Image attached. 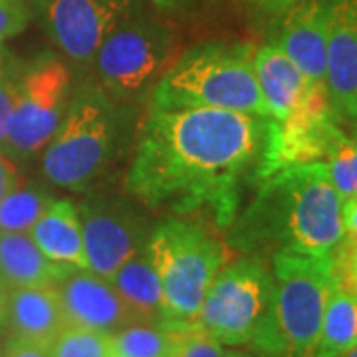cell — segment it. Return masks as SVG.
<instances>
[{
    "instance_id": "obj_36",
    "label": "cell",
    "mask_w": 357,
    "mask_h": 357,
    "mask_svg": "<svg viewBox=\"0 0 357 357\" xmlns=\"http://www.w3.org/2000/svg\"><path fill=\"white\" fill-rule=\"evenodd\" d=\"M342 357H357V345H356V347H354V349H349L347 354H344V356H342Z\"/></svg>"
},
{
    "instance_id": "obj_16",
    "label": "cell",
    "mask_w": 357,
    "mask_h": 357,
    "mask_svg": "<svg viewBox=\"0 0 357 357\" xmlns=\"http://www.w3.org/2000/svg\"><path fill=\"white\" fill-rule=\"evenodd\" d=\"M28 234L52 262L88 270L82 222L70 201H52Z\"/></svg>"
},
{
    "instance_id": "obj_34",
    "label": "cell",
    "mask_w": 357,
    "mask_h": 357,
    "mask_svg": "<svg viewBox=\"0 0 357 357\" xmlns=\"http://www.w3.org/2000/svg\"><path fill=\"white\" fill-rule=\"evenodd\" d=\"M227 357H262V356H258V354H246V351H229V356Z\"/></svg>"
},
{
    "instance_id": "obj_8",
    "label": "cell",
    "mask_w": 357,
    "mask_h": 357,
    "mask_svg": "<svg viewBox=\"0 0 357 357\" xmlns=\"http://www.w3.org/2000/svg\"><path fill=\"white\" fill-rule=\"evenodd\" d=\"M173 52L171 28L145 10L133 14L103 40L91 66L112 98H129L151 82Z\"/></svg>"
},
{
    "instance_id": "obj_31",
    "label": "cell",
    "mask_w": 357,
    "mask_h": 357,
    "mask_svg": "<svg viewBox=\"0 0 357 357\" xmlns=\"http://www.w3.org/2000/svg\"><path fill=\"white\" fill-rule=\"evenodd\" d=\"M18 185H20V177H18L16 167L10 163V159H6L0 153V201Z\"/></svg>"
},
{
    "instance_id": "obj_12",
    "label": "cell",
    "mask_w": 357,
    "mask_h": 357,
    "mask_svg": "<svg viewBox=\"0 0 357 357\" xmlns=\"http://www.w3.org/2000/svg\"><path fill=\"white\" fill-rule=\"evenodd\" d=\"M326 88L337 121L357 123V0H328Z\"/></svg>"
},
{
    "instance_id": "obj_26",
    "label": "cell",
    "mask_w": 357,
    "mask_h": 357,
    "mask_svg": "<svg viewBox=\"0 0 357 357\" xmlns=\"http://www.w3.org/2000/svg\"><path fill=\"white\" fill-rule=\"evenodd\" d=\"M332 256L337 286L357 296V243L344 236Z\"/></svg>"
},
{
    "instance_id": "obj_10",
    "label": "cell",
    "mask_w": 357,
    "mask_h": 357,
    "mask_svg": "<svg viewBox=\"0 0 357 357\" xmlns=\"http://www.w3.org/2000/svg\"><path fill=\"white\" fill-rule=\"evenodd\" d=\"M32 6L60 52L89 66L103 40L143 10V0H32Z\"/></svg>"
},
{
    "instance_id": "obj_11",
    "label": "cell",
    "mask_w": 357,
    "mask_h": 357,
    "mask_svg": "<svg viewBox=\"0 0 357 357\" xmlns=\"http://www.w3.org/2000/svg\"><path fill=\"white\" fill-rule=\"evenodd\" d=\"M77 215L84 232L88 270L107 280L147 244L151 234L147 218L135 211L131 201L117 195L91 192L82 201Z\"/></svg>"
},
{
    "instance_id": "obj_27",
    "label": "cell",
    "mask_w": 357,
    "mask_h": 357,
    "mask_svg": "<svg viewBox=\"0 0 357 357\" xmlns=\"http://www.w3.org/2000/svg\"><path fill=\"white\" fill-rule=\"evenodd\" d=\"M28 20L30 13L24 0H0V42L20 34Z\"/></svg>"
},
{
    "instance_id": "obj_22",
    "label": "cell",
    "mask_w": 357,
    "mask_h": 357,
    "mask_svg": "<svg viewBox=\"0 0 357 357\" xmlns=\"http://www.w3.org/2000/svg\"><path fill=\"white\" fill-rule=\"evenodd\" d=\"M50 203V197L38 189L14 187L0 201V232H30Z\"/></svg>"
},
{
    "instance_id": "obj_14",
    "label": "cell",
    "mask_w": 357,
    "mask_h": 357,
    "mask_svg": "<svg viewBox=\"0 0 357 357\" xmlns=\"http://www.w3.org/2000/svg\"><path fill=\"white\" fill-rule=\"evenodd\" d=\"M272 42L298 66L310 84H326L328 0H300L274 22Z\"/></svg>"
},
{
    "instance_id": "obj_1",
    "label": "cell",
    "mask_w": 357,
    "mask_h": 357,
    "mask_svg": "<svg viewBox=\"0 0 357 357\" xmlns=\"http://www.w3.org/2000/svg\"><path fill=\"white\" fill-rule=\"evenodd\" d=\"M270 121L215 107L149 109L126 189L151 208L178 215L208 208L217 225L229 227L244 183L260 181Z\"/></svg>"
},
{
    "instance_id": "obj_7",
    "label": "cell",
    "mask_w": 357,
    "mask_h": 357,
    "mask_svg": "<svg viewBox=\"0 0 357 357\" xmlns=\"http://www.w3.org/2000/svg\"><path fill=\"white\" fill-rule=\"evenodd\" d=\"M272 356L312 357L328 300L337 286L333 256L278 250L272 262Z\"/></svg>"
},
{
    "instance_id": "obj_24",
    "label": "cell",
    "mask_w": 357,
    "mask_h": 357,
    "mask_svg": "<svg viewBox=\"0 0 357 357\" xmlns=\"http://www.w3.org/2000/svg\"><path fill=\"white\" fill-rule=\"evenodd\" d=\"M324 163L342 201L357 197V141L345 135Z\"/></svg>"
},
{
    "instance_id": "obj_37",
    "label": "cell",
    "mask_w": 357,
    "mask_h": 357,
    "mask_svg": "<svg viewBox=\"0 0 357 357\" xmlns=\"http://www.w3.org/2000/svg\"><path fill=\"white\" fill-rule=\"evenodd\" d=\"M159 2H165V4H177L178 0H159Z\"/></svg>"
},
{
    "instance_id": "obj_35",
    "label": "cell",
    "mask_w": 357,
    "mask_h": 357,
    "mask_svg": "<svg viewBox=\"0 0 357 357\" xmlns=\"http://www.w3.org/2000/svg\"><path fill=\"white\" fill-rule=\"evenodd\" d=\"M4 74V54L0 50V76Z\"/></svg>"
},
{
    "instance_id": "obj_9",
    "label": "cell",
    "mask_w": 357,
    "mask_h": 357,
    "mask_svg": "<svg viewBox=\"0 0 357 357\" xmlns=\"http://www.w3.org/2000/svg\"><path fill=\"white\" fill-rule=\"evenodd\" d=\"M70 86L68 66L52 56L38 60L18 77L13 121L4 143L14 155L38 153L50 143L68 112Z\"/></svg>"
},
{
    "instance_id": "obj_19",
    "label": "cell",
    "mask_w": 357,
    "mask_h": 357,
    "mask_svg": "<svg viewBox=\"0 0 357 357\" xmlns=\"http://www.w3.org/2000/svg\"><path fill=\"white\" fill-rule=\"evenodd\" d=\"M112 284L126 302L135 321L161 326L163 314V296L161 282L155 272L147 244L128 258L119 270L112 276Z\"/></svg>"
},
{
    "instance_id": "obj_13",
    "label": "cell",
    "mask_w": 357,
    "mask_h": 357,
    "mask_svg": "<svg viewBox=\"0 0 357 357\" xmlns=\"http://www.w3.org/2000/svg\"><path fill=\"white\" fill-rule=\"evenodd\" d=\"M56 290L68 326L114 333L129 324H139L119 298L112 280L91 270H70L62 280L56 282Z\"/></svg>"
},
{
    "instance_id": "obj_6",
    "label": "cell",
    "mask_w": 357,
    "mask_h": 357,
    "mask_svg": "<svg viewBox=\"0 0 357 357\" xmlns=\"http://www.w3.org/2000/svg\"><path fill=\"white\" fill-rule=\"evenodd\" d=\"M274 276L260 260L241 258L222 266L206 290L192 328L230 347H252L272 356Z\"/></svg>"
},
{
    "instance_id": "obj_29",
    "label": "cell",
    "mask_w": 357,
    "mask_h": 357,
    "mask_svg": "<svg viewBox=\"0 0 357 357\" xmlns=\"http://www.w3.org/2000/svg\"><path fill=\"white\" fill-rule=\"evenodd\" d=\"M298 2L300 0H248L252 13L268 22H276Z\"/></svg>"
},
{
    "instance_id": "obj_25",
    "label": "cell",
    "mask_w": 357,
    "mask_h": 357,
    "mask_svg": "<svg viewBox=\"0 0 357 357\" xmlns=\"http://www.w3.org/2000/svg\"><path fill=\"white\" fill-rule=\"evenodd\" d=\"M229 351L225 345L217 342L213 335H208L203 330H185L178 335L177 347L173 357H227Z\"/></svg>"
},
{
    "instance_id": "obj_17",
    "label": "cell",
    "mask_w": 357,
    "mask_h": 357,
    "mask_svg": "<svg viewBox=\"0 0 357 357\" xmlns=\"http://www.w3.org/2000/svg\"><path fill=\"white\" fill-rule=\"evenodd\" d=\"M255 72L270 112V119L284 121L306 91L310 82L272 40L255 50Z\"/></svg>"
},
{
    "instance_id": "obj_39",
    "label": "cell",
    "mask_w": 357,
    "mask_h": 357,
    "mask_svg": "<svg viewBox=\"0 0 357 357\" xmlns=\"http://www.w3.org/2000/svg\"><path fill=\"white\" fill-rule=\"evenodd\" d=\"M0 357H4V349L2 347H0Z\"/></svg>"
},
{
    "instance_id": "obj_4",
    "label": "cell",
    "mask_w": 357,
    "mask_h": 357,
    "mask_svg": "<svg viewBox=\"0 0 357 357\" xmlns=\"http://www.w3.org/2000/svg\"><path fill=\"white\" fill-rule=\"evenodd\" d=\"M215 107L270 117L248 44H204L187 52L155 86L149 109Z\"/></svg>"
},
{
    "instance_id": "obj_33",
    "label": "cell",
    "mask_w": 357,
    "mask_h": 357,
    "mask_svg": "<svg viewBox=\"0 0 357 357\" xmlns=\"http://www.w3.org/2000/svg\"><path fill=\"white\" fill-rule=\"evenodd\" d=\"M8 296H10V288L0 280V328L6 324V312H8Z\"/></svg>"
},
{
    "instance_id": "obj_32",
    "label": "cell",
    "mask_w": 357,
    "mask_h": 357,
    "mask_svg": "<svg viewBox=\"0 0 357 357\" xmlns=\"http://www.w3.org/2000/svg\"><path fill=\"white\" fill-rule=\"evenodd\" d=\"M342 213H344L345 236L357 243V197L345 201Z\"/></svg>"
},
{
    "instance_id": "obj_3",
    "label": "cell",
    "mask_w": 357,
    "mask_h": 357,
    "mask_svg": "<svg viewBox=\"0 0 357 357\" xmlns=\"http://www.w3.org/2000/svg\"><path fill=\"white\" fill-rule=\"evenodd\" d=\"M126 119L115 98L102 88H77L62 126L46 145L44 175L68 191H86L96 185L126 147Z\"/></svg>"
},
{
    "instance_id": "obj_38",
    "label": "cell",
    "mask_w": 357,
    "mask_h": 357,
    "mask_svg": "<svg viewBox=\"0 0 357 357\" xmlns=\"http://www.w3.org/2000/svg\"><path fill=\"white\" fill-rule=\"evenodd\" d=\"M354 129H356V137H354V139L357 141V123H354Z\"/></svg>"
},
{
    "instance_id": "obj_20",
    "label": "cell",
    "mask_w": 357,
    "mask_h": 357,
    "mask_svg": "<svg viewBox=\"0 0 357 357\" xmlns=\"http://www.w3.org/2000/svg\"><path fill=\"white\" fill-rule=\"evenodd\" d=\"M357 345V296L335 286L312 357H342Z\"/></svg>"
},
{
    "instance_id": "obj_23",
    "label": "cell",
    "mask_w": 357,
    "mask_h": 357,
    "mask_svg": "<svg viewBox=\"0 0 357 357\" xmlns=\"http://www.w3.org/2000/svg\"><path fill=\"white\" fill-rule=\"evenodd\" d=\"M50 357H114L109 333L68 326L52 342Z\"/></svg>"
},
{
    "instance_id": "obj_21",
    "label": "cell",
    "mask_w": 357,
    "mask_h": 357,
    "mask_svg": "<svg viewBox=\"0 0 357 357\" xmlns=\"http://www.w3.org/2000/svg\"><path fill=\"white\" fill-rule=\"evenodd\" d=\"M181 332L157 324H129L109 333L114 357H173Z\"/></svg>"
},
{
    "instance_id": "obj_15",
    "label": "cell",
    "mask_w": 357,
    "mask_h": 357,
    "mask_svg": "<svg viewBox=\"0 0 357 357\" xmlns=\"http://www.w3.org/2000/svg\"><path fill=\"white\" fill-rule=\"evenodd\" d=\"M4 326H8L10 337L52 345L68 328L56 284L13 288Z\"/></svg>"
},
{
    "instance_id": "obj_30",
    "label": "cell",
    "mask_w": 357,
    "mask_h": 357,
    "mask_svg": "<svg viewBox=\"0 0 357 357\" xmlns=\"http://www.w3.org/2000/svg\"><path fill=\"white\" fill-rule=\"evenodd\" d=\"M4 357H50V345L10 337L4 347Z\"/></svg>"
},
{
    "instance_id": "obj_5",
    "label": "cell",
    "mask_w": 357,
    "mask_h": 357,
    "mask_svg": "<svg viewBox=\"0 0 357 357\" xmlns=\"http://www.w3.org/2000/svg\"><path fill=\"white\" fill-rule=\"evenodd\" d=\"M147 250L161 282V326L175 332L191 330L225 262L222 244L195 222L167 218L151 230Z\"/></svg>"
},
{
    "instance_id": "obj_18",
    "label": "cell",
    "mask_w": 357,
    "mask_h": 357,
    "mask_svg": "<svg viewBox=\"0 0 357 357\" xmlns=\"http://www.w3.org/2000/svg\"><path fill=\"white\" fill-rule=\"evenodd\" d=\"M70 270L46 258L28 232H0V280L10 290L56 284Z\"/></svg>"
},
{
    "instance_id": "obj_28",
    "label": "cell",
    "mask_w": 357,
    "mask_h": 357,
    "mask_svg": "<svg viewBox=\"0 0 357 357\" xmlns=\"http://www.w3.org/2000/svg\"><path fill=\"white\" fill-rule=\"evenodd\" d=\"M16 91H18V79L2 74L0 76V143H6V137H8L14 103H16Z\"/></svg>"
},
{
    "instance_id": "obj_2",
    "label": "cell",
    "mask_w": 357,
    "mask_h": 357,
    "mask_svg": "<svg viewBox=\"0 0 357 357\" xmlns=\"http://www.w3.org/2000/svg\"><path fill=\"white\" fill-rule=\"evenodd\" d=\"M344 201L324 161L280 169L229 225V243L256 255L292 250L330 256L345 236Z\"/></svg>"
}]
</instances>
